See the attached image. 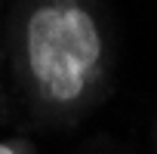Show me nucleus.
<instances>
[{"label": "nucleus", "mask_w": 157, "mask_h": 154, "mask_svg": "<svg viewBox=\"0 0 157 154\" xmlns=\"http://www.w3.org/2000/svg\"><path fill=\"white\" fill-rule=\"evenodd\" d=\"M102 56V37L86 10L74 3L40 6L28 22V65L40 90L56 102H74Z\"/></svg>", "instance_id": "f257e3e1"}, {"label": "nucleus", "mask_w": 157, "mask_h": 154, "mask_svg": "<svg viewBox=\"0 0 157 154\" xmlns=\"http://www.w3.org/2000/svg\"><path fill=\"white\" fill-rule=\"evenodd\" d=\"M0 154H16V151H13L10 145H0Z\"/></svg>", "instance_id": "f03ea898"}]
</instances>
